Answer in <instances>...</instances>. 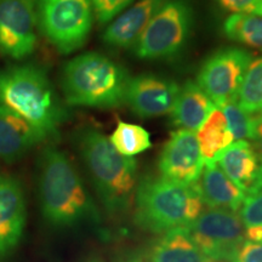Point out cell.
I'll list each match as a JSON object with an SVG mask.
<instances>
[{
  "instance_id": "1",
  "label": "cell",
  "mask_w": 262,
  "mask_h": 262,
  "mask_svg": "<svg viewBox=\"0 0 262 262\" xmlns=\"http://www.w3.org/2000/svg\"><path fill=\"white\" fill-rule=\"evenodd\" d=\"M38 194L42 217L56 228L98 226L101 215L72 160L49 146L38 162Z\"/></svg>"
},
{
  "instance_id": "2",
  "label": "cell",
  "mask_w": 262,
  "mask_h": 262,
  "mask_svg": "<svg viewBox=\"0 0 262 262\" xmlns=\"http://www.w3.org/2000/svg\"><path fill=\"white\" fill-rule=\"evenodd\" d=\"M75 146L106 211L113 216L125 214L135 198L136 160L120 155L110 139L95 127L78 131Z\"/></svg>"
},
{
  "instance_id": "3",
  "label": "cell",
  "mask_w": 262,
  "mask_h": 262,
  "mask_svg": "<svg viewBox=\"0 0 262 262\" xmlns=\"http://www.w3.org/2000/svg\"><path fill=\"white\" fill-rule=\"evenodd\" d=\"M0 104L22 117L42 140L54 139L67 112L45 71L35 64L0 71Z\"/></svg>"
},
{
  "instance_id": "4",
  "label": "cell",
  "mask_w": 262,
  "mask_h": 262,
  "mask_svg": "<svg viewBox=\"0 0 262 262\" xmlns=\"http://www.w3.org/2000/svg\"><path fill=\"white\" fill-rule=\"evenodd\" d=\"M135 224L152 233H165L187 227L204 210L201 193L194 185L147 175L135 191Z\"/></svg>"
},
{
  "instance_id": "5",
  "label": "cell",
  "mask_w": 262,
  "mask_h": 262,
  "mask_svg": "<svg viewBox=\"0 0 262 262\" xmlns=\"http://www.w3.org/2000/svg\"><path fill=\"white\" fill-rule=\"evenodd\" d=\"M127 81L122 66L94 51L72 58L62 72V90L70 106L119 107L125 101Z\"/></svg>"
},
{
  "instance_id": "6",
  "label": "cell",
  "mask_w": 262,
  "mask_h": 262,
  "mask_svg": "<svg viewBox=\"0 0 262 262\" xmlns=\"http://www.w3.org/2000/svg\"><path fill=\"white\" fill-rule=\"evenodd\" d=\"M193 27V10L187 0H166L142 32L135 54L142 60H165L179 55Z\"/></svg>"
},
{
  "instance_id": "7",
  "label": "cell",
  "mask_w": 262,
  "mask_h": 262,
  "mask_svg": "<svg viewBox=\"0 0 262 262\" xmlns=\"http://www.w3.org/2000/svg\"><path fill=\"white\" fill-rule=\"evenodd\" d=\"M37 18L42 34L62 54L83 47L94 21L91 0H37Z\"/></svg>"
},
{
  "instance_id": "8",
  "label": "cell",
  "mask_w": 262,
  "mask_h": 262,
  "mask_svg": "<svg viewBox=\"0 0 262 262\" xmlns=\"http://www.w3.org/2000/svg\"><path fill=\"white\" fill-rule=\"evenodd\" d=\"M187 229L198 248L216 262L233 261L239 248L247 241L241 216L222 209L203 212Z\"/></svg>"
},
{
  "instance_id": "9",
  "label": "cell",
  "mask_w": 262,
  "mask_h": 262,
  "mask_svg": "<svg viewBox=\"0 0 262 262\" xmlns=\"http://www.w3.org/2000/svg\"><path fill=\"white\" fill-rule=\"evenodd\" d=\"M253 55L242 48H224L206 58L196 75V84L215 106L237 101Z\"/></svg>"
},
{
  "instance_id": "10",
  "label": "cell",
  "mask_w": 262,
  "mask_h": 262,
  "mask_svg": "<svg viewBox=\"0 0 262 262\" xmlns=\"http://www.w3.org/2000/svg\"><path fill=\"white\" fill-rule=\"evenodd\" d=\"M37 0H0V52L22 60L37 45Z\"/></svg>"
},
{
  "instance_id": "11",
  "label": "cell",
  "mask_w": 262,
  "mask_h": 262,
  "mask_svg": "<svg viewBox=\"0 0 262 262\" xmlns=\"http://www.w3.org/2000/svg\"><path fill=\"white\" fill-rule=\"evenodd\" d=\"M203 168L204 159L194 131H173L160 153V176L183 185H194L201 178Z\"/></svg>"
},
{
  "instance_id": "12",
  "label": "cell",
  "mask_w": 262,
  "mask_h": 262,
  "mask_svg": "<svg viewBox=\"0 0 262 262\" xmlns=\"http://www.w3.org/2000/svg\"><path fill=\"white\" fill-rule=\"evenodd\" d=\"M181 86L168 78L155 74H140L129 78L125 101L140 118H156L171 113Z\"/></svg>"
},
{
  "instance_id": "13",
  "label": "cell",
  "mask_w": 262,
  "mask_h": 262,
  "mask_svg": "<svg viewBox=\"0 0 262 262\" xmlns=\"http://www.w3.org/2000/svg\"><path fill=\"white\" fill-rule=\"evenodd\" d=\"M26 222L27 208L21 183L14 176L0 175V260L17 248Z\"/></svg>"
},
{
  "instance_id": "14",
  "label": "cell",
  "mask_w": 262,
  "mask_h": 262,
  "mask_svg": "<svg viewBox=\"0 0 262 262\" xmlns=\"http://www.w3.org/2000/svg\"><path fill=\"white\" fill-rule=\"evenodd\" d=\"M216 162L244 194L251 195L262 189V157L251 142L238 140L231 143Z\"/></svg>"
},
{
  "instance_id": "15",
  "label": "cell",
  "mask_w": 262,
  "mask_h": 262,
  "mask_svg": "<svg viewBox=\"0 0 262 262\" xmlns=\"http://www.w3.org/2000/svg\"><path fill=\"white\" fill-rule=\"evenodd\" d=\"M166 0H140L118 16L103 33V41L114 48L126 49L136 44L147 25Z\"/></svg>"
},
{
  "instance_id": "16",
  "label": "cell",
  "mask_w": 262,
  "mask_h": 262,
  "mask_svg": "<svg viewBox=\"0 0 262 262\" xmlns=\"http://www.w3.org/2000/svg\"><path fill=\"white\" fill-rule=\"evenodd\" d=\"M196 187L209 208L237 211L245 201V194L220 168L217 162L205 163Z\"/></svg>"
},
{
  "instance_id": "17",
  "label": "cell",
  "mask_w": 262,
  "mask_h": 262,
  "mask_svg": "<svg viewBox=\"0 0 262 262\" xmlns=\"http://www.w3.org/2000/svg\"><path fill=\"white\" fill-rule=\"evenodd\" d=\"M41 141L31 124L0 104V158L17 160Z\"/></svg>"
},
{
  "instance_id": "18",
  "label": "cell",
  "mask_w": 262,
  "mask_h": 262,
  "mask_svg": "<svg viewBox=\"0 0 262 262\" xmlns=\"http://www.w3.org/2000/svg\"><path fill=\"white\" fill-rule=\"evenodd\" d=\"M216 108L211 98L195 81L188 80L180 89L171 112L173 125L189 131H196Z\"/></svg>"
},
{
  "instance_id": "19",
  "label": "cell",
  "mask_w": 262,
  "mask_h": 262,
  "mask_svg": "<svg viewBox=\"0 0 262 262\" xmlns=\"http://www.w3.org/2000/svg\"><path fill=\"white\" fill-rule=\"evenodd\" d=\"M152 262H214L194 243L187 227L165 232L150 253Z\"/></svg>"
},
{
  "instance_id": "20",
  "label": "cell",
  "mask_w": 262,
  "mask_h": 262,
  "mask_svg": "<svg viewBox=\"0 0 262 262\" xmlns=\"http://www.w3.org/2000/svg\"><path fill=\"white\" fill-rule=\"evenodd\" d=\"M196 140H198L201 153L205 163L216 162L219 155L225 148L233 142L231 130H229L227 120L220 108L216 107L196 130Z\"/></svg>"
},
{
  "instance_id": "21",
  "label": "cell",
  "mask_w": 262,
  "mask_h": 262,
  "mask_svg": "<svg viewBox=\"0 0 262 262\" xmlns=\"http://www.w3.org/2000/svg\"><path fill=\"white\" fill-rule=\"evenodd\" d=\"M224 32L231 40L262 50V16L231 15L225 21Z\"/></svg>"
},
{
  "instance_id": "22",
  "label": "cell",
  "mask_w": 262,
  "mask_h": 262,
  "mask_svg": "<svg viewBox=\"0 0 262 262\" xmlns=\"http://www.w3.org/2000/svg\"><path fill=\"white\" fill-rule=\"evenodd\" d=\"M110 141L120 155L131 158L152 147L148 131L136 124L122 122V120L118 122Z\"/></svg>"
},
{
  "instance_id": "23",
  "label": "cell",
  "mask_w": 262,
  "mask_h": 262,
  "mask_svg": "<svg viewBox=\"0 0 262 262\" xmlns=\"http://www.w3.org/2000/svg\"><path fill=\"white\" fill-rule=\"evenodd\" d=\"M237 102L251 117L262 116V57L251 61L244 75Z\"/></svg>"
},
{
  "instance_id": "24",
  "label": "cell",
  "mask_w": 262,
  "mask_h": 262,
  "mask_svg": "<svg viewBox=\"0 0 262 262\" xmlns=\"http://www.w3.org/2000/svg\"><path fill=\"white\" fill-rule=\"evenodd\" d=\"M220 110L225 114L234 140H253L255 118L242 110L237 101L224 104Z\"/></svg>"
},
{
  "instance_id": "25",
  "label": "cell",
  "mask_w": 262,
  "mask_h": 262,
  "mask_svg": "<svg viewBox=\"0 0 262 262\" xmlns=\"http://www.w3.org/2000/svg\"><path fill=\"white\" fill-rule=\"evenodd\" d=\"M241 219L245 227L262 226V189L245 198L241 209Z\"/></svg>"
},
{
  "instance_id": "26",
  "label": "cell",
  "mask_w": 262,
  "mask_h": 262,
  "mask_svg": "<svg viewBox=\"0 0 262 262\" xmlns=\"http://www.w3.org/2000/svg\"><path fill=\"white\" fill-rule=\"evenodd\" d=\"M133 0H91L94 12L101 24L112 21Z\"/></svg>"
},
{
  "instance_id": "27",
  "label": "cell",
  "mask_w": 262,
  "mask_h": 262,
  "mask_svg": "<svg viewBox=\"0 0 262 262\" xmlns=\"http://www.w3.org/2000/svg\"><path fill=\"white\" fill-rule=\"evenodd\" d=\"M217 3L233 14L262 16V0H217Z\"/></svg>"
},
{
  "instance_id": "28",
  "label": "cell",
  "mask_w": 262,
  "mask_h": 262,
  "mask_svg": "<svg viewBox=\"0 0 262 262\" xmlns=\"http://www.w3.org/2000/svg\"><path fill=\"white\" fill-rule=\"evenodd\" d=\"M232 262H262V244L245 241Z\"/></svg>"
},
{
  "instance_id": "29",
  "label": "cell",
  "mask_w": 262,
  "mask_h": 262,
  "mask_svg": "<svg viewBox=\"0 0 262 262\" xmlns=\"http://www.w3.org/2000/svg\"><path fill=\"white\" fill-rule=\"evenodd\" d=\"M253 145L258 155L262 157V116L255 118L254 124V136H253Z\"/></svg>"
},
{
  "instance_id": "30",
  "label": "cell",
  "mask_w": 262,
  "mask_h": 262,
  "mask_svg": "<svg viewBox=\"0 0 262 262\" xmlns=\"http://www.w3.org/2000/svg\"><path fill=\"white\" fill-rule=\"evenodd\" d=\"M245 239L253 243L262 244V226H248L245 227Z\"/></svg>"
},
{
  "instance_id": "31",
  "label": "cell",
  "mask_w": 262,
  "mask_h": 262,
  "mask_svg": "<svg viewBox=\"0 0 262 262\" xmlns=\"http://www.w3.org/2000/svg\"><path fill=\"white\" fill-rule=\"evenodd\" d=\"M214 262H216V261H214Z\"/></svg>"
}]
</instances>
